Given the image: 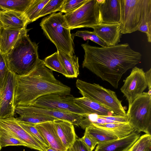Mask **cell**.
Returning <instances> with one entry per match:
<instances>
[{"mask_svg":"<svg viewBox=\"0 0 151 151\" xmlns=\"http://www.w3.org/2000/svg\"><path fill=\"white\" fill-rule=\"evenodd\" d=\"M53 122L63 145L67 149L71 147L77 137L74 125L68 121L57 119Z\"/></svg>","mask_w":151,"mask_h":151,"instance_id":"obj_18","label":"cell"},{"mask_svg":"<svg viewBox=\"0 0 151 151\" xmlns=\"http://www.w3.org/2000/svg\"><path fill=\"white\" fill-rule=\"evenodd\" d=\"M81 46L84 51L82 67L109 83L115 88L122 75L140 63L141 54L127 43L112 47L92 46L88 42Z\"/></svg>","mask_w":151,"mask_h":151,"instance_id":"obj_1","label":"cell"},{"mask_svg":"<svg viewBox=\"0 0 151 151\" xmlns=\"http://www.w3.org/2000/svg\"><path fill=\"white\" fill-rule=\"evenodd\" d=\"M0 20L5 29H23L29 24L24 13L13 11L0 13Z\"/></svg>","mask_w":151,"mask_h":151,"instance_id":"obj_20","label":"cell"},{"mask_svg":"<svg viewBox=\"0 0 151 151\" xmlns=\"http://www.w3.org/2000/svg\"><path fill=\"white\" fill-rule=\"evenodd\" d=\"M23 111L44 114L57 119L68 121L78 127L83 118L82 115L55 109H45L34 106H19L15 107Z\"/></svg>","mask_w":151,"mask_h":151,"instance_id":"obj_13","label":"cell"},{"mask_svg":"<svg viewBox=\"0 0 151 151\" xmlns=\"http://www.w3.org/2000/svg\"><path fill=\"white\" fill-rule=\"evenodd\" d=\"M27 33L23 34L12 47L4 54L9 70L20 76L29 73L40 59L38 44L31 40Z\"/></svg>","mask_w":151,"mask_h":151,"instance_id":"obj_3","label":"cell"},{"mask_svg":"<svg viewBox=\"0 0 151 151\" xmlns=\"http://www.w3.org/2000/svg\"><path fill=\"white\" fill-rule=\"evenodd\" d=\"M14 78L15 74L9 71L4 87L0 92V119L14 117Z\"/></svg>","mask_w":151,"mask_h":151,"instance_id":"obj_11","label":"cell"},{"mask_svg":"<svg viewBox=\"0 0 151 151\" xmlns=\"http://www.w3.org/2000/svg\"><path fill=\"white\" fill-rule=\"evenodd\" d=\"M149 151H151V150H150Z\"/></svg>","mask_w":151,"mask_h":151,"instance_id":"obj_45","label":"cell"},{"mask_svg":"<svg viewBox=\"0 0 151 151\" xmlns=\"http://www.w3.org/2000/svg\"><path fill=\"white\" fill-rule=\"evenodd\" d=\"M74 102L86 114H95L100 116H113L114 113L102 105L84 97L75 98Z\"/></svg>","mask_w":151,"mask_h":151,"instance_id":"obj_21","label":"cell"},{"mask_svg":"<svg viewBox=\"0 0 151 151\" xmlns=\"http://www.w3.org/2000/svg\"><path fill=\"white\" fill-rule=\"evenodd\" d=\"M151 147V134H145L139 137L129 151H149Z\"/></svg>","mask_w":151,"mask_h":151,"instance_id":"obj_32","label":"cell"},{"mask_svg":"<svg viewBox=\"0 0 151 151\" xmlns=\"http://www.w3.org/2000/svg\"><path fill=\"white\" fill-rule=\"evenodd\" d=\"M127 114L134 131L151 134V94L143 92L129 106Z\"/></svg>","mask_w":151,"mask_h":151,"instance_id":"obj_6","label":"cell"},{"mask_svg":"<svg viewBox=\"0 0 151 151\" xmlns=\"http://www.w3.org/2000/svg\"><path fill=\"white\" fill-rule=\"evenodd\" d=\"M66 151H72V150L70 148H69L67 149V150Z\"/></svg>","mask_w":151,"mask_h":151,"instance_id":"obj_42","label":"cell"},{"mask_svg":"<svg viewBox=\"0 0 151 151\" xmlns=\"http://www.w3.org/2000/svg\"><path fill=\"white\" fill-rule=\"evenodd\" d=\"M17 121L19 125L42 146L46 148L50 147L48 143L35 127V125Z\"/></svg>","mask_w":151,"mask_h":151,"instance_id":"obj_29","label":"cell"},{"mask_svg":"<svg viewBox=\"0 0 151 151\" xmlns=\"http://www.w3.org/2000/svg\"><path fill=\"white\" fill-rule=\"evenodd\" d=\"M70 148L72 151H89L81 138H76Z\"/></svg>","mask_w":151,"mask_h":151,"instance_id":"obj_39","label":"cell"},{"mask_svg":"<svg viewBox=\"0 0 151 151\" xmlns=\"http://www.w3.org/2000/svg\"><path fill=\"white\" fill-rule=\"evenodd\" d=\"M46 151H58L56 150L49 147L46 149Z\"/></svg>","mask_w":151,"mask_h":151,"instance_id":"obj_41","label":"cell"},{"mask_svg":"<svg viewBox=\"0 0 151 151\" xmlns=\"http://www.w3.org/2000/svg\"><path fill=\"white\" fill-rule=\"evenodd\" d=\"M93 125L109 131L115 135L118 138L126 137L134 131L133 128L129 122Z\"/></svg>","mask_w":151,"mask_h":151,"instance_id":"obj_23","label":"cell"},{"mask_svg":"<svg viewBox=\"0 0 151 151\" xmlns=\"http://www.w3.org/2000/svg\"><path fill=\"white\" fill-rule=\"evenodd\" d=\"M44 137L50 147L58 151H66L67 149L63 145L59 137L53 121L42 123L35 125Z\"/></svg>","mask_w":151,"mask_h":151,"instance_id":"obj_17","label":"cell"},{"mask_svg":"<svg viewBox=\"0 0 151 151\" xmlns=\"http://www.w3.org/2000/svg\"><path fill=\"white\" fill-rule=\"evenodd\" d=\"M81 139L89 151H93L97 145V143L85 132L84 136Z\"/></svg>","mask_w":151,"mask_h":151,"instance_id":"obj_38","label":"cell"},{"mask_svg":"<svg viewBox=\"0 0 151 151\" xmlns=\"http://www.w3.org/2000/svg\"><path fill=\"white\" fill-rule=\"evenodd\" d=\"M49 0H34L24 14L29 23L38 19V15Z\"/></svg>","mask_w":151,"mask_h":151,"instance_id":"obj_27","label":"cell"},{"mask_svg":"<svg viewBox=\"0 0 151 151\" xmlns=\"http://www.w3.org/2000/svg\"><path fill=\"white\" fill-rule=\"evenodd\" d=\"M0 144L1 147L8 146L22 145L28 147L24 142L14 136L0 128Z\"/></svg>","mask_w":151,"mask_h":151,"instance_id":"obj_31","label":"cell"},{"mask_svg":"<svg viewBox=\"0 0 151 151\" xmlns=\"http://www.w3.org/2000/svg\"><path fill=\"white\" fill-rule=\"evenodd\" d=\"M45 66L52 71L59 73L66 77L67 74L60 61L57 51L47 56L43 60Z\"/></svg>","mask_w":151,"mask_h":151,"instance_id":"obj_28","label":"cell"},{"mask_svg":"<svg viewBox=\"0 0 151 151\" xmlns=\"http://www.w3.org/2000/svg\"><path fill=\"white\" fill-rule=\"evenodd\" d=\"M40 26L47 38L57 50L70 55L75 53L73 39L63 13H52L43 18Z\"/></svg>","mask_w":151,"mask_h":151,"instance_id":"obj_4","label":"cell"},{"mask_svg":"<svg viewBox=\"0 0 151 151\" xmlns=\"http://www.w3.org/2000/svg\"><path fill=\"white\" fill-rule=\"evenodd\" d=\"M2 23L0 20V28H1V27H2Z\"/></svg>","mask_w":151,"mask_h":151,"instance_id":"obj_43","label":"cell"},{"mask_svg":"<svg viewBox=\"0 0 151 151\" xmlns=\"http://www.w3.org/2000/svg\"><path fill=\"white\" fill-rule=\"evenodd\" d=\"M148 0H120L122 34L138 30L144 15Z\"/></svg>","mask_w":151,"mask_h":151,"instance_id":"obj_7","label":"cell"},{"mask_svg":"<svg viewBox=\"0 0 151 151\" xmlns=\"http://www.w3.org/2000/svg\"><path fill=\"white\" fill-rule=\"evenodd\" d=\"M0 137H1V132H0ZM1 145H0V150H1Z\"/></svg>","mask_w":151,"mask_h":151,"instance_id":"obj_44","label":"cell"},{"mask_svg":"<svg viewBox=\"0 0 151 151\" xmlns=\"http://www.w3.org/2000/svg\"><path fill=\"white\" fill-rule=\"evenodd\" d=\"M86 0H64L60 11L65 14L72 12L81 6Z\"/></svg>","mask_w":151,"mask_h":151,"instance_id":"obj_35","label":"cell"},{"mask_svg":"<svg viewBox=\"0 0 151 151\" xmlns=\"http://www.w3.org/2000/svg\"><path fill=\"white\" fill-rule=\"evenodd\" d=\"M70 88L57 79L52 71L40 59L27 74H15L14 106L31 105L38 98L46 95H70Z\"/></svg>","mask_w":151,"mask_h":151,"instance_id":"obj_2","label":"cell"},{"mask_svg":"<svg viewBox=\"0 0 151 151\" xmlns=\"http://www.w3.org/2000/svg\"><path fill=\"white\" fill-rule=\"evenodd\" d=\"M140 136L134 131L124 137L98 144L94 151H129Z\"/></svg>","mask_w":151,"mask_h":151,"instance_id":"obj_16","label":"cell"},{"mask_svg":"<svg viewBox=\"0 0 151 151\" xmlns=\"http://www.w3.org/2000/svg\"><path fill=\"white\" fill-rule=\"evenodd\" d=\"M99 117L111 120L117 123H128V118L127 114L124 116L115 115L113 116H100Z\"/></svg>","mask_w":151,"mask_h":151,"instance_id":"obj_37","label":"cell"},{"mask_svg":"<svg viewBox=\"0 0 151 151\" xmlns=\"http://www.w3.org/2000/svg\"><path fill=\"white\" fill-rule=\"evenodd\" d=\"M85 132L97 143H105L118 138L114 134L107 130L91 125L85 129Z\"/></svg>","mask_w":151,"mask_h":151,"instance_id":"obj_24","label":"cell"},{"mask_svg":"<svg viewBox=\"0 0 151 151\" xmlns=\"http://www.w3.org/2000/svg\"><path fill=\"white\" fill-rule=\"evenodd\" d=\"M28 29H0V50L3 54L7 53L14 45L19 39Z\"/></svg>","mask_w":151,"mask_h":151,"instance_id":"obj_19","label":"cell"},{"mask_svg":"<svg viewBox=\"0 0 151 151\" xmlns=\"http://www.w3.org/2000/svg\"><path fill=\"white\" fill-rule=\"evenodd\" d=\"M99 4L101 24H121L120 0H103Z\"/></svg>","mask_w":151,"mask_h":151,"instance_id":"obj_14","label":"cell"},{"mask_svg":"<svg viewBox=\"0 0 151 151\" xmlns=\"http://www.w3.org/2000/svg\"><path fill=\"white\" fill-rule=\"evenodd\" d=\"M147 87L145 72L142 69L135 66L120 88L128 100L129 106L142 94Z\"/></svg>","mask_w":151,"mask_h":151,"instance_id":"obj_10","label":"cell"},{"mask_svg":"<svg viewBox=\"0 0 151 151\" xmlns=\"http://www.w3.org/2000/svg\"><path fill=\"white\" fill-rule=\"evenodd\" d=\"M145 33L148 42H151V0H148L141 25L138 30Z\"/></svg>","mask_w":151,"mask_h":151,"instance_id":"obj_30","label":"cell"},{"mask_svg":"<svg viewBox=\"0 0 151 151\" xmlns=\"http://www.w3.org/2000/svg\"><path fill=\"white\" fill-rule=\"evenodd\" d=\"M120 24H100L90 28L93 32L108 47L114 46L120 42L122 34Z\"/></svg>","mask_w":151,"mask_h":151,"instance_id":"obj_15","label":"cell"},{"mask_svg":"<svg viewBox=\"0 0 151 151\" xmlns=\"http://www.w3.org/2000/svg\"><path fill=\"white\" fill-rule=\"evenodd\" d=\"M57 51L60 61L67 74V78H77L79 73L78 58L60 50Z\"/></svg>","mask_w":151,"mask_h":151,"instance_id":"obj_22","label":"cell"},{"mask_svg":"<svg viewBox=\"0 0 151 151\" xmlns=\"http://www.w3.org/2000/svg\"><path fill=\"white\" fill-rule=\"evenodd\" d=\"M73 39L75 37H78L84 40H89L99 45L102 47H108L107 45L92 32L88 30L78 31L75 33L71 34Z\"/></svg>","mask_w":151,"mask_h":151,"instance_id":"obj_34","label":"cell"},{"mask_svg":"<svg viewBox=\"0 0 151 151\" xmlns=\"http://www.w3.org/2000/svg\"><path fill=\"white\" fill-rule=\"evenodd\" d=\"M64 1V0H49L39 13L38 19L52 13L60 11Z\"/></svg>","mask_w":151,"mask_h":151,"instance_id":"obj_33","label":"cell"},{"mask_svg":"<svg viewBox=\"0 0 151 151\" xmlns=\"http://www.w3.org/2000/svg\"><path fill=\"white\" fill-rule=\"evenodd\" d=\"M64 16L70 30L90 28L101 24L99 5L97 0H86L79 8Z\"/></svg>","mask_w":151,"mask_h":151,"instance_id":"obj_8","label":"cell"},{"mask_svg":"<svg viewBox=\"0 0 151 151\" xmlns=\"http://www.w3.org/2000/svg\"><path fill=\"white\" fill-rule=\"evenodd\" d=\"M145 73L148 89L151 90V68Z\"/></svg>","mask_w":151,"mask_h":151,"instance_id":"obj_40","label":"cell"},{"mask_svg":"<svg viewBox=\"0 0 151 151\" xmlns=\"http://www.w3.org/2000/svg\"><path fill=\"white\" fill-rule=\"evenodd\" d=\"M76 87L83 97L88 99L107 108L115 114L124 116L127 114L115 93L95 83H91L78 79Z\"/></svg>","mask_w":151,"mask_h":151,"instance_id":"obj_5","label":"cell"},{"mask_svg":"<svg viewBox=\"0 0 151 151\" xmlns=\"http://www.w3.org/2000/svg\"><path fill=\"white\" fill-rule=\"evenodd\" d=\"M0 128L24 142L28 147L39 151H46V148L42 146L25 131L14 117L0 119Z\"/></svg>","mask_w":151,"mask_h":151,"instance_id":"obj_12","label":"cell"},{"mask_svg":"<svg viewBox=\"0 0 151 151\" xmlns=\"http://www.w3.org/2000/svg\"><path fill=\"white\" fill-rule=\"evenodd\" d=\"M34 0H0V13L13 11L24 13Z\"/></svg>","mask_w":151,"mask_h":151,"instance_id":"obj_26","label":"cell"},{"mask_svg":"<svg viewBox=\"0 0 151 151\" xmlns=\"http://www.w3.org/2000/svg\"><path fill=\"white\" fill-rule=\"evenodd\" d=\"M75 98L70 94H49L39 97L31 105L37 107L68 111L82 115L86 114L82 109L75 103Z\"/></svg>","mask_w":151,"mask_h":151,"instance_id":"obj_9","label":"cell"},{"mask_svg":"<svg viewBox=\"0 0 151 151\" xmlns=\"http://www.w3.org/2000/svg\"><path fill=\"white\" fill-rule=\"evenodd\" d=\"M15 113L18 114L19 116L16 118L17 121L34 125L52 122L57 119L44 114L23 111L15 108Z\"/></svg>","mask_w":151,"mask_h":151,"instance_id":"obj_25","label":"cell"},{"mask_svg":"<svg viewBox=\"0 0 151 151\" xmlns=\"http://www.w3.org/2000/svg\"><path fill=\"white\" fill-rule=\"evenodd\" d=\"M9 71L4 55L0 50V92L4 87Z\"/></svg>","mask_w":151,"mask_h":151,"instance_id":"obj_36","label":"cell"}]
</instances>
